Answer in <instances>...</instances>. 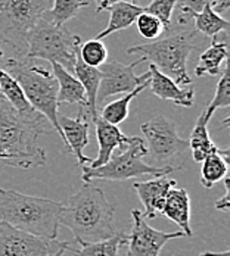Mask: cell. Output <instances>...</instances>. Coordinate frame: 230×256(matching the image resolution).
<instances>
[{
    "instance_id": "cell-1",
    "label": "cell",
    "mask_w": 230,
    "mask_h": 256,
    "mask_svg": "<svg viewBox=\"0 0 230 256\" xmlns=\"http://www.w3.org/2000/svg\"><path fill=\"white\" fill-rule=\"evenodd\" d=\"M45 132L48 130L42 114L24 116L0 94V160L23 170L46 165V150L39 143Z\"/></svg>"
},
{
    "instance_id": "cell-29",
    "label": "cell",
    "mask_w": 230,
    "mask_h": 256,
    "mask_svg": "<svg viewBox=\"0 0 230 256\" xmlns=\"http://www.w3.org/2000/svg\"><path fill=\"white\" fill-rule=\"evenodd\" d=\"M230 106V77H229V66L227 64L223 66L220 80L215 88V94L212 98V100L205 106V112L206 115L211 118L212 114L218 109V108H224L229 109Z\"/></svg>"
},
{
    "instance_id": "cell-30",
    "label": "cell",
    "mask_w": 230,
    "mask_h": 256,
    "mask_svg": "<svg viewBox=\"0 0 230 256\" xmlns=\"http://www.w3.org/2000/svg\"><path fill=\"white\" fill-rule=\"evenodd\" d=\"M80 58L86 65L92 68H99L108 60V49L103 42L92 38L84 44H80Z\"/></svg>"
},
{
    "instance_id": "cell-32",
    "label": "cell",
    "mask_w": 230,
    "mask_h": 256,
    "mask_svg": "<svg viewBox=\"0 0 230 256\" xmlns=\"http://www.w3.org/2000/svg\"><path fill=\"white\" fill-rule=\"evenodd\" d=\"M136 26H137V31L139 34L145 38V40H149V42H155L161 37V34L164 32V26L162 24L146 12H143L142 15L137 16L136 20Z\"/></svg>"
},
{
    "instance_id": "cell-21",
    "label": "cell",
    "mask_w": 230,
    "mask_h": 256,
    "mask_svg": "<svg viewBox=\"0 0 230 256\" xmlns=\"http://www.w3.org/2000/svg\"><path fill=\"white\" fill-rule=\"evenodd\" d=\"M229 56L227 42H218V37H212L209 48H206L201 56L199 64L195 66V76L204 77V76H220L221 66L226 65Z\"/></svg>"
},
{
    "instance_id": "cell-17",
    "label": "cell",
    "mask_w": 230,
    "mask_h": 256,
    "mask_svg": "<svg viewBox=\"0 0 230 256\" xmlns=\"http://www.w3.org/2000/svg\"><path fill=\"white\" fill-rule=\"evenodd\" d=\"M74 74L77 76V80L81 82L84 93H86V112L84 115L90 120V121H96L99 118V110H98V104H96V96H98V88H99V82H101V72L98 68H92L89 65H86L81 58H80V48L76 52V62H74Z\"/></svg>"
},
{
    "instance_id": "cell-8",
    "label": "cell",
    "mask_w": 230,
    "mask_h": 256,
    "mask_svg": "<svg viewBox=\"0 0 230 256\" xmlns=\"http://www.w3.org/2000/svg\"><path fill=\"white\" fill-rule=\"evenodd\" d=\"M148 154L145 142L140 137H131L130 143L124 150L111 156V159L98 168L81 166L83 181L89 182L92 180L103 181H124V180L137 178L142 176L165 177L173 172V168H156L143 162V158Z\"/></svg>"
},
{
    "instance_id": "cell-31",
    "label": "cell",
    "mask_w": 230,
    "mask_h": 256,
    "mask_svg": "<svg viewBox=\"0 0 230 256\" xmlns=\"http://www.w3.org/2000/svg\"><path fill=\"white\" fill-rule=\"evenodd\" d=\"M179 0H152L145 9L146 14L155 16L162 26L164 31H170L171 30V16H173V10L176 9Z\"/></svg>"
},
{
    "instance_id": "cell-9",
    "label": "cell",
    "mask_w": 230,
    "mask_h": 256,
    "mask_svg": "<svg viewBox=\"0 0 230 256\" xmlns=\"http://www.w3.org/2000/svg\"><path fill=\"white\" fill-rule=\"evenodd\" d=\"M148 142V154L152 166L173 168L174 171L183 166L184 154L189 149L187 140L179 137L176 122L165 116H155L140 126Z\"/></svg>"
},
{
    "instance_id": "cell-7",
    "label": "cell",
    "mask_w": 230,
    "mask_h": 256,
    "mask_svg": "<svg viewBox=\"0 0 230 256\" xmlns=\"http://www.w3.org/2000/svg\"><path fill=\"white\" fill-rule=\"evenodd\" d=\"M53 0H0V44L11 48L15 56L27 54V32L43 18Z\"/></svg>"
},
{
    "instance_id": "cell-22",
    "label": "cell",
    "mask_w": 230,
    "mask_h": 256,
    "mask_svg": "<svg viewBox=\"0 0 230 256\" xmlns=\"http://www.w3.org/2000/svg\"><path fill=\"white\" fill-rule=\"evenodd\" d=\"M209 120L211 118L206 115L204 109L202 114L198 116V121L195 122V127H193L192 134H190V138L187 140L189 149L192 150V158H193L195 162H202L206 156L221 152V149L217 148L212 143V140L209 138V132H208Z\"/></svg>"
},
{
    "instance_id": "cell-15",
    "label": "cell",
    "mask_w": 230,
    "mask_h": 256,
    "mask_svg": "<svg viewBox=\"0 0 230 256\" xmlns=\"http://www.w3.org/2000/svg\"><path fill=\"white\" fill-rule=\"evenodd\" d=\"M95 126H96V137H98V143H99V150H98V156L90 162V165L87 168H98V166L105 165L111 159L115 148H121L124 150L131 140V137L124 136L120 128L112 126V124H108L101 116L95 121Z\"/></svg>"
},
{
    "instance_id": "cell-19",
    "label": "cell",
    "mask_w": 230,
    "mask_h": 256,
    "mask_svg": "<svg viewBox=\"0 0 230 256\" xmlns=\"http://www.w3.org/2000/svg\"><path fill=\"white\" fill-rule=\"evenodd\" d=\"M52 70H53L52 74L58 82V104L78 103L81 106V112L84 114L87 102H86V93H84L81 82L58 64H52Z\"/></svg>"
},
{
    "instance_id": "cell-10",
    "label": "cell",
    "mask_w": 230,
    "mask_h": 256,
    "mask_svg": "<svg viewBox=\"0 0 230 256\" xmlns=\"http://www.w3.org/2000/svg\"><path fill=\"white\" fill-rule=\"evenodd\" d=\"M145 62L143 58L131 62V64H121L118 60H106L103 65H101L98 70L101 72V82L98 88V96H96V104H101L108 99L109 96L115 94H127L133 92L136 87L149 84L151 74L149 71L140 76L134 74V68Z\"/></svg>"
},
{
    "instance_id": "cell-16",
    "label": "cell",
    "mask_w": 230,
    "mask_h": 256,
    "mask_svg": "<svg viewBox=\"0 0 230 256\" xmlns=\"http://www.w3.org/2000/svg\"><path fill=\"white\" fill-rule=\"evenodd\" d=\"M149 87L156 98L161 100H170L184 108H190L193 104L195 92L192 88H180L171 78L164 76L152 64L149 65Z\"/></svg>"
},
{
    "instance_id": "cell-37",
    "label": "cell",
    "mask_w": 230,
    "mask_h": 256,
    "mask_svg": "<svg viewBox=\"0 0 230 256\" xmlns=\"http://www.w3.org/2000/svg\"><path fill=\"white\" fill-rule=\"evenodd\" d=\"M199 256H230L229 250L220 252V254H214V252H202Z\"/></svg>"
},
{
    "instance_id": "cell-23",
    "label": "cell",
    "mask_w": 230,
    "mask_h": 256,
    "mask_svg": "<svg viewBox=\"0 0 230 256\" xmlns=\"http://www.w3.org/2000/svg\"><path fill=\"white\" fill-rule=\"evenodd\" d=\"M229 149H223L220 154L206 156L202 160L201 168V184L206 188H211L215 182L223 181L229 176Z\"/></svg>"
},
{
    "instance_id": "cell-2",
    "label": "cell",
    "mask_w": 230,
    "mask_h": 256,
    "mask_svg": "<svg viewBox=\"0 0 230 256\" xmlns=\"http://www.w3.org/2000/svg\"><path fill=\"white\" fill-rule=\"evenodd\" d=\"M115 208L108 202L103 192L86 182L77 193L62 204L59 226H65L81 246L111 238L114 230Z\"/></svg>"
},
{
    "instance_id": "cell-35",
    "label": "cell",
    "mask_w": 230,
    "mask_h": 256,
    "mask_svg": "<svg viewBox=\"0 0 230 256\" xmlns=\"http://www.w3.org/2000/svg\"><path fill=\"white\" fill-rule=\"evenodd\" d=\"M95 2H96V14H101L103 10H106L109 6L115 4V3H121V2L136 3L137 0H95Z\"/></svg>"
},
{
    "instance_id": "cell-26",
    "label": "cell",
    "mask_w": 230,
    "mask_h": 256,
    "mask_svg": "<svg viewBox=\"0 0 230 256\" xmlns=\"http://www.w3.org/2000/svg\"><path fill=\"white\" fill-rule=\"evenodd\" d=\"M89 6L86 0H53L49 10L45 12L43 20L56 26H64L65 22L76 18L81 8Z\"/></svg>"
},
{
    "instance_id": "cell-13",
    "label": "cell",
    "mask_w": 230,
    "mask_h": 256,
    "mask_svg": "<svg viewBox=\"0 0 230 256\" xmlns=\"http://www.w3.org/2000/svg\"><path fill=\"white\" fill-rule=\"evenodd\" d=\"M59 128L64 136V144L67 152L74 154L77 162L81 166H86V164L90 165L93 160L92 158L84 154V148L89 146V128H90V120L80 112L77 118H70L65 115H58Z\"/></svg>"
},
{
    "instance_id": "cell-34",
    "label": "cell",
    "mask_w": 230,
    "mask_h": 256,
    "mask_svg": "<svg viewBox=\"0 0 230 256\" xmlns=\"http://www.w3.org/2000/svg\"><path fill=\"white\" fill-rule=\"evenodd\" d=\"M223 181H224V194H223V198H221V199H217V200H215V208H217L218 210L227 212L230 208V200H229V193H230L229 181H230V178H229V176L223 180Z\"/></svg>"
},
{
    "instance_id": "cell-36",
    "label": "cell",
    "mask_w": 230,
    "mask_h": 256,
    "mask_svg": "<svg viewBox=\"0 0 230 256\" xmlns=\"http://www.w3.org/2000/svg\"><path fill=\"white\" fill-rule=\"evenodd\" d=\"M211 8L215 14H224L230 8V0H211Z\"/></svg>"
},
{
    "instance_id": "cell-18",
    "label": "cell",
    "mask_w": 230,
    "mask_h": 256,
    "mask_svg": "<svg viewBox=\"0 0 230 256\" xmlns=\"http://www.w3.org/2000/svg\"><path fill=\"white\" fill-rule=\"evenodd\" d=\"M161 214L176 222L181 230L184 232V236L187 237H192V228H190V224H189V220H190V199H189V194H187V190L184 188H177V187H173L167 198H165V202L164 206L161 209Z\"/></svg>"
},
{
    "instance_id": "cell-39",
    "label": "cell",
    "mask_w": 230,
    "mask_h": 256,
    "mask_svg": "<svg viewBox=\"0 0 230 256\" xmlns=\"http://www.w3.org/2000/svg\"><path fill=\"white\" fill-rule=\"evenodd\" d=\"M2 60H3V50L0 49V62H2Z\"/></svg>"
},
{
    "instance_id": "cell-3",
    "label": "cell",
    "mask_w": 230,
    "mask_h": 256,
    "mask_svg": "<svg viewBox=\"0 0 230 256\" xmlns=\"http://www.w3.org/2000/svg\"><path fill=\"white\" fill-rule=\"evenodd\" d=\"M61 210L62 202L0 187V222L23 232L56 240Z\"/></svg>"
},
{
    "instance_id": "cell-12",
    "label": "cell",
    "mask_w": 230,
    "mask_h": 256,
    "mask_svg": "<svg viewBox=\"0 0 230 256\" xmlns=\"http://www.w3.org/2000/svg\"><path fill=\"white\" fill-rule=\"evenodd\" d=\"M133 230L127 236L128 256H159L161 249L168 240L184 237L183 231L164 232L149 227L140 210L133 209Z\"/></svg>"
},
{
    "instance_id": "cell-4",
    "label": "cell",
    "mask_w": 230,
    "mask_h": 256,
    "mask_svg": "<svg viewBox=\"0 0 230 256\" xmlns=\"http://www.w3.org/2000/svg\"><path fill=\"white\" fill-rule=\"evenodd\" d=\"M168 34L159 40L149 42L128 48L127 53L142 54L145 60H149L164 76L171 78L177 86H190L192 78L187 74V59L190 53L201 49L204 36L195 28L180 26L167 31Z\"/></svg>"
},
{
    "instance_id": "cell-28",
    "label": "cell",
    "mask_w": 230,
    "mask_h": 256,
    "mask_svg": "<svg viewBox=\"0 0 230 256\" xmlns=\"http://www.w3.org/2000/svg\"><path fill=\"white\" fill-rule=\"evenodd\" d=\"M123 244H127V234L121 231L115 232L108 240L81 246V249L78 250H74L71 248L68 250L73 252L74 256H118V250Z\"/></svg>"
},
{
    "instance_id": "cell-11",
    "label": "cell",
    "mask_w": 230,
    "mask_h": 256,
    "mask_svg": "<svg viewBox=\"0 0 230 256\" xmlns=\"http://www.w3.org/2000/svg\"><path fill=\"white\" fill-rule=\"evenodd\" d=\"M68 243L46 240L0 222V256H52Z\"/></svg>"
},
{
    "instance_id": "cell-6",
    "label": "cell",
    "mask_w": 230,
    "mask_h": 256,
    "mask_svg": "<svg viewBox=\"0 0 230 256\" xmlns=\"http://www.w3.org/2000/svg\"><path fill=\"white\" fill-rule=\"evenodd\" d=\"M26 40L27 58L58 64L70 74H74L76 52L81 44L78 36L42 18L27 32Z\"/></svg>"
},
{
    "instance_id": "cell-25",
    "label": "cell",
    "mask_w": 230,
    "mask_h": 256,
    "mask_svg": "<svg viewBox=\"0 0 230 256\" xmlns=\"http://www.w3.org/2000/svg\"><path fill=\"white\" fill-rule=\"evenodd\" d=\"M190 18L195 20V30L204 37H215L220 32L224 34L229 32V21H226L223 16L215 14L211 8V3L206 4L199 14L190 15Z\"/></svg>"
},
{
    "instance_id": "cell-24",
    "label": "cell",
    "mask_w": 230,
    "mask_h": 256,
    "mask_svg": "<svg viewBox=\"0 0 230 256\" xmlns=\"http://www.w3.org/2000/svg\"><path fill=\"white\" fill-rule=\"evenodd\" d=\"M0 94L18 114L24 116H30L36 114L33 106L27 100L26 94L23 88L20 87V84L2 68H0Z\"/></svg>"
},
{
    "instance_id": "cell-20",
    "label": "cell",
    "mask_w": 230,
    "mask_h": 256,
    "mask_svg": "<svg viewBox=\"0 0 230 256\" xmlns=\"http://www.w3.org/2000/svg\"><path fill=\"white\" fill-rule=\"evenodd\" d=\"M106 10H109V22L105 30H102L95 38L102 42L105 37H108L112 32L126 30L130 26H133L137 20L139 15L145 12V9L136 3H128V2H121L109 6Z\"/></svg>"
},
{
    "instance_id": "cell-38",
    "label": "cell",
    "mask_w": 230,
    "mask_h": 256,
    "mask_svg": "<svg viewBox=\"0 0 230 256\" xmlns=\"http://www.w3.org/2000/svg\"><path fill=\"white\" fill-rule=\"evenodd\" d=\"M68 249H70V244H68V246H65V248H62V249H59L58 252H55L52 256H62L64 254H65V250H68Z\"/></svg>"
},
{
    "instance_id": "cell-33",
    "label": "cell",
    "mask_w": 230,
    "mask_h": 256,
    "mask_svg": "<svg viewBox=\"0 0 230 256\" xmlns=\"http://www.w3.org/2000/svg\"><path fill=\"white\" fill-rule=\"evenodd\" d=\"M211 0H179L176 8L180 12V24L186 26L187 20L190 18V15L193 14H199L204 9L206 4H209Z\"/></svg>"
},
{
    "instance_id": "cell-27",
    "label": "cell",
    "mask_w": 230,
    "mask_h": 256,
    "mask_svg": "<svg viewBox=\"0 0 230 256\" xmlns=\"http://www.w3.org/2000/svg\"><path fill=\"white\" fill-rule=\"evenodd\" d=\"M146 87H149V84H143V86H139L136 87L133 92H130L127 94H124L123 98L114 100V102L108 103L105 108L102 109V114H101V118L103 121H106L108 124H112L115 127H118L121 122H124L128 116V106L131 99H134L142 90H145Z\"/></svg>"
},
{
    "instance_id": "cell-14",
    "label": "cell",
    "mask_w": 230,
    "mask_h": 256,
    "mask_svg": "<svg viewBox=\"0 0 230 256\" xmlns=\"http://www.w3.org/2000/svg\"><path fill=\"white\" fill-rule=\"evenodd\" d=\"M176 182H177L176 180H168L164 177L134 182L133 187L137 192L142 205L145 206V212H142V215L151 220L155 218L156 214L161 212L168 192L173 187H176Z\"/></svg>"
},
{
    "instance_id": "cell-5",
    "label": "cell",
    "mask_w": 230,
    "mask_h": 256,
    "mask_svg": "<svg viewBox=\"0 0 230 256\" xmlns=\"http://www.w3.org/2000/svg\"><path fill=\"white\" fill-rule=\"evenodd\" d=\"M0 64H3L2 70L20 84L33 109L48 118L64 140L58 122V82L53 74L46 68L37 65L36 59H30L27 56L8 58Z\"/></svg>"
}]
</instances>
